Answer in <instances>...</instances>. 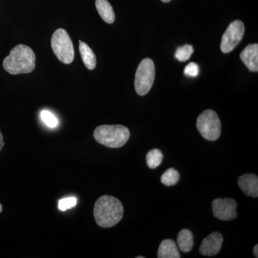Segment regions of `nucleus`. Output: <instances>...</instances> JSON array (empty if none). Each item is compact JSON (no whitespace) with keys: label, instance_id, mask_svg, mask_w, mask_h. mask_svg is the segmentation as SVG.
<instances>
[{"label":"nucleus","instance_id":"obj_1","mask_svg":"<svg viewBox=\"0 0 258 258\" xmlns=\"http://www.w3.org/2000/svg\"><path fill=\"white\" fill-rule=\"evenodd\" d=\"M93 215L97 225L103 228H109L121 220L123 216V205L114 197L103 195L95 203Z\"/></svg>","mask_w":258,"mask_h":258},{"label":"nucleus","instance_id":"obj_2","mask_svg":"<svg viewBox=\"0 0 258 258\" xmlns=\"http://www.w3.org/2000/svg\"><path fill=\"white\" fill-rule=\"evenodd\" d=\"M35 52L30 47L18 45L3 60V68L12 75L30 74L35 69Z\"/></svg>","mask_w":258,"mask_h":258},{"label":"nucleus","instance_id":"obj_3","mask_svg":"<svg viewBox=\"0 0 258 258\" xmlns=\"http://www.w3.org/2000/svg\"><path fill=\"white\" fill-rule=\"evenodd\" d=\"M93 137L101 145L117 149L126 144L130 138V132L124 125H102L95 129Z\"/></svg>","mask_w":258,"mask_h":258},{"label":"nucleus","instance_id":"obj_4","mask_svg":"<svg viewBox=\"0 0 258 258\" xmlns=\"http://www.w3.org/2000/svg\"><path fill=\"white\" fill-rule=\"evenodd\" d=\"M51 45L59 60L64 64H71L74 60L75 51L72 40L64 29H57L52 35Z\"/></svg>","mask_w":258,"mask_h":258},{"label":"nucleus","instance_id":"obj_5","mask_svg":"<svg viewBox=\"0 0 258 258\" xmlns=\"http://www.w3.org/2000/svg\"><path fill=\"white\" fill-rule=\"evenodd\" d=\"M197 128L203 138L208 141H216L221 135V121L212 110H206L199 115Z\"/></svg>","mask_w":258,"mask_h":258},{"label":"nucleus","instance_id":"obj_6","mask_svg":"<svg viewBox=\"0 0 258 258\" xmlns=\"http://www.w3.org/2000/svg\"><path fill=\"white\" fill-rule=\"evenodd\" d=\"M155 79V66L150 58L141 61L136 73L134 86L139 96H145L150 91Z\"/></svg>","mask_w":258,"mask_h":258},{"label":"nucleus","instance_id":"obj_7","mask_svg":"<svg viewBox=\"0 0 258 258\" xmlns=\"http://www.w3.org/2000/svg\"><path fill=\"white\" fill-rule=\"evenodd\" d=\"M244 25L240 20L232 22L222 37L220 49L224 53H229L238 45L243 38Z\"/></svg>","mask_w":258,"mask_h":258},{"label":"nucleus","instance_id":"obj_8","mask_svg":"<svg viewBox=\"0 0 258 258\" xmlns=\"http://www.w3.org/2000/svg\"><path fill=\"white\" fill-rule=\"evenodd\" d=\"M237 204L235 200L230 198H217L212 202V211L219 220L230 221L237 216Z\"/></svg>","mask_w":258,"mask_h":258},{"label":"nucleus","instance_id":"obj_9","mask_svg":"<svg viewBox=\"0 0 258 258\" xmlns=\"http://www.w3.org/2000/svg\"><path fill=\"white\" fill-rule=\"evenodd\" d=\"M223 237L220 232H212L204 239L200 247V253L205 256L216 255L222 248Z\"/></svg>","mask_w":258,"mask_h":258},{"label":"nucleus","instance_id":"obj_10","mask_svg":"<svg viewBox=\"0 0 258 258\" xmlns=\"http://www.w3.org/2000/svg\"><path fill=\"white\" fill-rule=\"evenodd\" d=\"M239 186L247 196L257 198L258 177L254 174H246L240 176L238 181Z\"/></svg>","mask_w":258,"mask_h":258},{"label":"nucleus","instance_id":"obj_11","mask_svg":"<svg viewBox=\"0 0 258 258\" xmlns=\"http://www.w3.org/2000/svg\"><path fill=\"white\" fill-rule=\"evenodd\" d=\"M240 58L246 67L252 71H258V45L257 43L248 45L240 53Z\"/></svg>","mask_w":258,"mask_h":258},{"label":"nucleus","instance_id":"obj_12","mask_svg":"<svg viewBox=\"0 0 258 258\" xmlns=\"http://www.w3.org/2000/svg\"><path fill=\"white\" fill-rule=\"evenodd\" d=\"M157 257L159 258H179V250L174 240L166 239L163 240L158 249Z\"/></svg>","mask_w":258,"mask_h":258},{"label":"nucleus","instance_id":"obj_13","mask_svg":"<svg viewBox=\"0 0 258 258\" xmlns=\"http://www.w3.org/2000/svg\"><path fill=\"white\" fill-rule=\"evenodd\" d=\"M96 7L98 14L106 23H114V11L108 0H96Z\"/></svg>","mask_w":258,"mask_h":258},{"label":"nucleus","instance_id":"obj_14","mask_svg":"<svg viewBox=\"0 0 258 258\" xmlns=\"http://www.w3.org/2000/svg\"><path fill=\"white\" fill-rule=\"evenodd\" d=\"M79 50L83 63L88 70L95 69L96 66V57L94 52L87 44L80 40Z\"/></svg>","mask_w":258,"mask_h":258},{"label":"nucleus","instance_id":"obj_15","mask_svg":"<svg viewBox=\"0 0 258 258\" xmlns=\"http://www.w3.org/2000/svg\"><path fill=\"white\" fill-rule=\"evenodd\" d=\"M177 244L181 252H190L194 245L192 232L188 229L180 231L177 236Z\"/></svg>","mask_w":258,"mask_h":258},{"label":"nucleus","instance_id":"obj_16","mask_svg":"<svg viewBox=\"0 0 258 258\" xmlns=\"http://www.w3.org/2000/svg\"><path fill=\"white\" fill-rule=\"evenodd\" d=\"M163 158H164V156L159 149H154L149 151L147 155L148 166L150 169H156L162 162Z\"/></svg>","mask_w":258,"mask_h":258},{"label":"nucleus","instance_id":"obj_17","mask_svg":"<svg viewBox=\"0 0 258 258\" xmlns=\"http://www.w3.org/2000/svg\"><path fill=\"white\" fill-rule=\"evenodd\" d=\"M179 173L174 168H170L162 174L161 181L163 184L167 186H174L177 184L179 180Z\"/></svg>","mask_w":258,"mask_h":258},{"label":"nucleus","instance_id":"obj_18","mask_svg":"<svg viewBox=\"0 0 258 258\" xmlns=\"http://www.w3.org/2000/svg\"><path fill=\"white\" fill-rule=\"evenodd\" d=\"M194 48L191 45H185L184 46L178 47L175 52V57L181 62L189 60L192 55Z\"/></svg>","mask_w":258,"mask_h":258},{"label":"nucleus","instance_id":"obj_19","mask_svg":"<svg viewBox=\"0 0 258 258\" xmlns=\"http://www.w3.org/2000/svg\"><path fill=\"white\" fill-rule=\"evenodd\" d=\"M40 117L43 123L50 128H55L58 125V120L51 112L44 110L40 113Z\"/></svg>","mask_w":258,"mask_h":258},{"label":"nucleus","instance_id":"obj_20","mask_svg":"<svg viewBox=\"0 0 258 258\" xmlns=\"http://www.w3.org/2000/svg\"><path fill=\"white\" fill-rule=\"evenodd\" d=\"M77 204V199L76 198H63L58 201V208L62 211H66L74 208Z\"/></svg>","mask_w":258,"mask_h":258},{"label":"nucleus","instance_id":"obj_21","mask_svg":"<svg viewBox=\"0 0 258 258\" xmlns=\"http://www.w3.org/2000/svg\"><path fill=\"white\" fill-rule=\"evenodd\" d=\"M200 73L199 66L195 62H190L185 67L184 74L189 77H197Z\"/></svg>","mask_w":258,"mask_h":258},{"label":"nucleus","instance_id":"obj_22","mask_svg":"<svg viewBox=\"0 0 258 258\" xmlns=\"http://www.w3.org/2000/svg\"><path fill=\"white\" fill-rule=\"evenodd\" d=\"M5 146L4 139H3V134L0 132V151L3 149Z\"/></svg>","mask_w":258,"mask_h":258},{"label":"nucleus","instance_id":"obj_23","mask_svg":"<svg viewBox=\"0 0 258 258\" xmlns=\"http://www.w3.org/2000/svg\"><path fill=\"white\" fill-rule=\"evenodd\" d=\"M253 253H254V257H258V245H257V244H256V245L254 246V247Z\"/></svg>","mask_w":258,"mask_h":258},{"label":"nucleus","instance_id":"obj_24","mask_svg":"<svg viewBox=\"0 0 258 258\" xmlns=\"http://www.w3.org/2000/svg\"><path fill=\"white\" fill-rule=\"evenodd\" d=\"M161 1L163 2V3H169L171 0H161Z\"/></svg>","mask_w":258,"mask_h":258},{"label":"nucleus","instance_id":"obj_25","mask_svg":"<svg viewBox=\"0 0 258 258\" xmlns=\"http://www.w3.org/2000/svg\"><path fill=\"white\" fill-rule=\"evenodd\" d=\"M3 212V206H2L1 203H0V213Z\"/></svg>","mask_w":258,"mask_h":258},{"label":"nucleus","instance_id":"obj_26","mask_svg":"<svg viewBox=\"0 0 258 258\" xmlns=\"http://www.w3.org/2000/svg\"><path fill=\"white\" fill-rule=\"evenodd\" d=\"M137 258H144L143 256H138V257H137Z\"/></svg>","mask_w":258,"mask_h":258}]
</instances>
